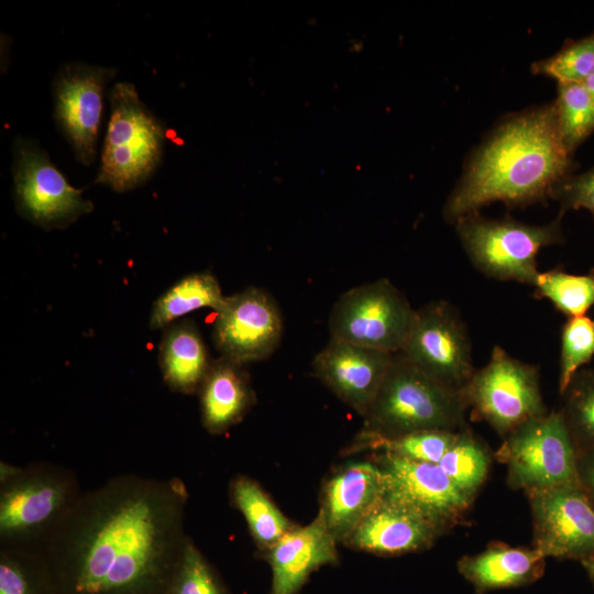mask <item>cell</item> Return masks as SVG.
<instances>
[{
  "label": "cell",
  "mask_w": 594,
  "mask_h": 594,
  "mask_svg": "<svg viewBox=\"0 0 594 594\" xmlns=\"http://www.w3.org/2000/svg\"><path fill=\"white\" fill-rule=\"evenodd\" d=\"M188 492L178 477L121 474L80 498L43 553L70 594L167 590L185 541Z\"/></svg>",
  "instance_id": "obj_1"
},
{
  "label": "cell",
  "mask_w": 594,
  "mask_h": 594,
  "mask_svg": "<svg viewBox=\"0 0 594 594\" xmlns=\"http://www.w3.org/2000/svg\"><path fill=\"white\" fill-rule=\"evenodd\" d=\"M572 169L553 103L517 114L472 156L447 200L444 218L454 223L491 202L524 206L551 197Z\"/></svg>",
  "instance_id": "obj_2"
},
{
  "label": "cell",
  "mask_w": 594,
  "mask_h": 594,
  "mask_svg": "<svg viewBox=\"0 0 594 594\" xmlns=\"http://www.w3.org/2000/svg\"><path fill=\"white\" fill-rule=\"evenodd\" d=\"M84 492L76 474L37 462H0V547L43 552Z\"/></svg>",
  "instance_id": "obj_3"
},
{
  "label": "cell",
  "mask_w": 594,
  "mask_h": 594,
  "mask_svg": "<svg viewBox=\"0 0 594 594\" xmlns=\"http://www.w3.org/2000/svg\"><path fill=\"white\" fill-rule=\"evenodd\" d=\"M468 411L462 391L444 385L396 353L356 440L391 439L425 430L461 431L469 428Z\"/></svg>",
  "instance_id": "obj_4"
},
{
  "label": "cell",
  "mask_w": 594,
  "mask_h": 594,
  "mask_svg": "<svg viewBox=\"0 0 594 594\" xmlns=\"http://www.w3.org/2000/svg\"><path fill=\"white\" fill-rule=\"evenodd\" d=\"M527 224L513 219L494 220L479 212L454 222L460 242L473 266L485 276L534 287L539 275L537 256L542 248L564 242L562 218Z\"/></svg>",
  "instance_id": "obj_5"
},
{
  "label": "cell",
  "mask_w": 594,
  "mask_h": 594,
  "mask_svg": "<svg viewBox=\"0 0 594 594\" xmlns=\"http://www.w3.org/2000/svg\"><path fill=\"white\" fill-rule=\"evenodd\" d=\"M111 116L97 183L122 193L142 185L161 162L165 132L130 82L111 90Z\"/></svg>",
  "instance_id": "obj_6"
},
{
  "label": "cell",
  "mask_w": 594,
  "mask_h": 594,
  "mask_svg": "<svg viewBox=\"0 0 594 594\" xmlns=\"http://www.w3.org/2000/svg\"><path fill=\"white\" fill-rule=\"evenodd\" d=\"M506 482L525 494L579 485L578 451L559 410H549L509 432L494 453Z\"/></svg>",
  "instance_id": "obj_7"
},
{
  "label": "cell",
  "mask_w": 594,
  "mask_h": 594,
  "mask_svg": "<svg viewBox=\"0 0 594 594\" xmlns=\"http://www.w3.org/2000/svg\"><path fill=\"white\" fill-rule=\"evenodd\" d=\"M462 394L472 417L485 421L503 439L534 418L546 415L539 367L495 345L488 362L475 369Z\"/></svg>",
  "instance_id": "obj_8"
},
{
  "label": "cell",
  "mask_w": 594,
  "mask_h": 594,
  "mask_svg": "<svg viewBox=\"0 0 594 594\" xmlns=\"http://www.w3.org/2000/svg\"><path fill=\"white\" fill-rule=\"evenodd\" d=\"M415 310L387 278L355 286L332 307L330 338L396 354L403 348Z\"/></svg>",
  "instance_id": "obj_9"
},
{
  "label": "cell",
  "mask_w": 594,
  "mask_h": 594,
  "mask_svg": "<svg viewBox=\"0 0 594 594\" xmlns=\"http://www.w3.org/2000/svg\"><path fill=\"white\" fill-rule=\"evenodd\" d=\"M399 353L429 376L459 391L475 371L466 326L457 308L446 300L415 310Z\"/></svg>",
  "instance_id": "obj_10"
},
{
  "label": "cell",
  "mask_w": 594,
  "mask_h": 594,
  "mask_svg": "<svg viewBox=\"0 0 594 594\" xmlns=\"http://www.w3.org/2000/svg\"><path fill=\"white\" fill-rule=\"evenodd\" d=\"M13 175L19 211L41 227H67L94 209L32 141H15Z\"/></svg>",
  "instance_id": "obj_11"
},
{
  "label": "cell",
  "mask_w": 594,
  "mask_h": 594,
  "mask_svg": "<svg viewBox=\"0 0 594 594\" xmlns=\"http://www.w3.org/2000/svg\"><path fill=\"white\" fill-rule=\"evenodd\" d=\"M532 518V547L546 558L594 557V506L580 485L526 494Z\"/></svg>",
  "instance_id": "obj_12"
},
{
  "label": "cell",
  "mask_w": 594,
  "mask_h": 594,
  "mask_svg": "<svg viewBox=\"0 0 594 594\" xmlns=\"http://www.w3.org/2000/svg\"><path fill=\"white\" fill-rule=\"evenodd\" d=\"M385 484L384 498L430 519L446 531L461 524L472 502L437 463L417 462L384 452L374 458Z\"/></svg>",
  "instance_id": "obj_13"
},
{
  "label": "cell",
  "mask_w": 594,
  "mask_h": 594,
  "mask_svg": "<svg viewBox=\"0 0 594 594\" xmlns=\"http://www.w3.org/2000/svg\"><path fill=\"white\" fill-rule=\"evenodd\" d=\"M282 334L279 308L263 289L248 287L226 296L216 311L215 345L221 356L240 364L267 359L277 349Z\"/></svg>",
  "instance_id": "obj_14"
},
{
  "label": "cell",
  "mask_w": 594,
  "mask_h": 594,
  "mask_svg": "<svg viewBox=\"0 0 594 594\" xmlns=\"http://www.w3.org/2000/svg\"><path fill=\"white\" fill-rule=\"evenodd\" d=\"M114 69L70 64L54 84L55 119L85 165L95 161L105 87Z\"/></svg>",
  "instance_id": "obj_15"
},
{
  "label": "cell",
  "mask_w": 594,
  "mask_h": 594,
  "mask_svg": "<svg viewBox=\"0 0 594 594\" xmlns=\"http://www.w3.org/2000/svg\"><path fill=\"white\" fill-rule=\"evenodd\" d=\"M394 354L331 339L312 361L315 375L345 405L364 417Z\"/></svg>",
  "instance_id": "obj_16"
},
{
  "label": "cell",
  "mask_w": 594,
  "mask_h": 594,
  "mask_svg": "<svg viewBox=\"0 0 594 594\" xmlns=\"http://www.w3.org/2000/svg\"><path fill=\"white\" fill-rule=\"evenodd\" d=\"M447 532L421 514L383 497L343 544L378 556H399L427 550Z\"/></svg>",
  "instance_id": "obj_17"
},
{
  "label": "cell",
  "mask_w": 594,
  "mask_h": 594,
  "mask_svg": "<svg viewBox=\"0 0 594 594\" xmlns=\"http://www.w3.org/2000/svg\"><path fill=\"white\" fill-rule=\"evenodd\" d=\"M385 491L384 477L374 460H351L324 482L319 514L338 543L377 505Z\"/></svg>",
  "instance_id": "obj_18"
},
{
  "label": "cell",
  "mask_w": 594,
  "mask_h": 594,
  "mask_svg": "<svg viewBox=\"0 0 594 594\" xmlns=\"http://www.w3.org/2000/svg\"><path fill=\"white\" fill-rule=\"evenodd\" d=\"M337 544L319 513L309 524L292 528L265 551L271 594H296L311 572L338 561Z\"/></svg>",
  "instance_id": "obj_19"
},
{
  "label": "cell",
  "mask_w": 594,
  "mask_h": 594,
  "mask_svg": "<svg viewBox=\"0 0 594 594\" xmlns=\"http://www.w3.org/2000/svg\"><path fill=\"white\" fill-rule=\"evenodd\" d=\"M546 559L532 546L512 547L492 541L483 551L460 558L457 569L477 594H485L535 583L544 573Z\"/></svg>",
  "instance_id": "obj_20"
},
{
  "label": "cell",
  "mask_w": 594,
  "mask_h": 594,
  "mask_svg": "<svg viewBox=\"0 0 594 594\" xmlns=\"http://www.w3.org/2000/svg\"><path fill=\"white\" fill-rule=\"evenodd\" d=\"M198 392L201 421L212 435L223 433L240 422L255 403L244 365L224 356L212 361Z\"/></svg>",
  "instance_id": "obj_21"
},
{
  "label": "cell",
  "mask_w": 594,
  "mask_h": 594,
  "mask_svg": "<svg viewBox=\"0 0 594 594\" xmlns=\"http://www.w3.org/2000/svg\"><path fill=\"white\" fill-rule=\"evenodd\" d=\"M158 360L165 383L182 394L198 392L212 363L193 321L167 327L160 343Z\"/></svg>",
  "instance_id": "obj_22"
},
{
  "label": "cell",
  "mask_w": 594,
  "mask_h": 594,
  "mask_svg": "<svg viewBox=\"0 0 594 594\" xmlns=\"http://www.w3.org/2000/svg\"><path fill=\"white\" fill-rule=\"evenodd\" d=\"M230 498L244 517L250 535L261 551L268 550L295 527L262 486L248 476L239 475L232 480Z\"/></svg>",
  "instance_id": "obj_23"
},
{
  "label": "cell",
  "mask_w": 594,
  "mask_h": 594,
  "mask_svg": "<svg viewBox=\"0 0 594 594\" xmlns=\"http://www.w3.org/2000/svg\"><path fill=\"white\" fill-rule=\"evenodd\" d=\"M226 296L218 279L208 272L193 273L176 282L154 302L150 328L152 330L170 326L178 318L200 308L217 311Z\"/></svg>",
  "instance_id": "obj_24"
},
{
  "label": "cell",
  "mask_w": 594,
  "mask_h": 594,
  "mask_svg": "<svg viewBox=\"0 0 594 594\" xmlns=\"http://www.w3.org/2000/svg\"><path fill=\"white\" fill-rule=\"evenodd\" d=\"M491 461L486 444L469 427L459 431L454 443L438 464L473 503L486 481Z\"/></svg>",
  "instance_id": "obj_25"
},
{
  "label": "cell",
  "mask_w": 594,
  "mask_h": 594,
  "mask_svg": "<svg viewBox=\"0 0 594 594\" xmlns=\"http://www.w3.org/2000/svg\"><path fill=\"white\" fill-rule=\"evenodd\" d=\"M535 297L546 298L565 316H585L594 306V270L570 274L559 268L540 272L534 285Z\"/></svg>",
  "instance_id": "obj_26"
},
{
  "label": "cell",
  "mask_w": 594,
  "mask_h": 594,
  "mask_svg": "<svg viewBox=\"0 0 594 594\" xmlns=\"http://www.w3.org/2000/svg\"><path fill=\"white\" fill-rule=\"evenodd\" d=\"M559 410L576 451L594 448V370L578 371L562 394Z\"/></svg>",
  "instance_id": "obj_27"
},
{
  "label": "cell",
  "mask_w": 594,
  "mask_h": 594,
  "mask_svg": "<svg viewBox=\"0 0 594 594\" xmlns=\"http://www.w3.org/2000/svg\"><path fill=\"white\" fill-rule=\"evenodd\" d=\"M459 431L425 430L391 439L355 440L353 451L376 450L394 457L428 463H439L454 443Z\"/></svg>",
  "instance_id": "obj_28"
},
{
  "label": "cell",
  "mask_w": 594,
  "mask_h": 594,
  "mask_svg": "<svg viewBox=\"0 0 594 594\" xmlns=\"http://www.w3.org/2000/svg\"><path fill=\"white\" fill-rule=\"evenodd\" d=\"M553 106L561 139L572 154L594 131V105L583 84H559Z\"/></svg>",
  "instance_id": "obj_29"
},
{
  "label": "cell",
  "mask_w": 594,
  "mask_h": 594,
  "mask_svg": "<svg viewBox=\"0 0 594 594\" xmlns=\"http://www.w3.org/2000/svg\"><path fill=\"white\" fill-rule=\"evenodd\" d=\"M532 72L558 84H583L594 74V33L568 42L556 55L535 63Z\"/></svg>",
  "instance_id": "obj_30"
},
{
  "label": "cell",
  "mask_w": 594,
  "mask_h": 594,
  "mask_svg": "<svg viewBox=\"0 0 594 594\" xmlns=\"http://www.w3.org/2000/svg\"><path fill=\"white\" fill-rule=\"evenodd\" d=\"M165 594H224L209 562L189 536Z\"/></svg>",
  "instance_id": "obj_31"
},
{
  "label": "cell",
  "mask_w": 594,
  "mask_h": 594,
  "mask_svg": "<svg viewBox=\"0 0 594 594\" xmlns=\"http://www.w3.org/2000/svg\"><path fill=\"white\" fill-rule=\"evenodd\" d=\"M594 356V320L586 316L568 318L561 332L559 393L574 374Z\"/></svg>",
  "instance_id": "obj_32"
},
{
  "label": "cell",
  "mask_w": 594,
  "mask_h": 594,
  "mask_svg": "<svg viewBox=\"0 0 594 594\" xmlns=\"http://www.w3.org/2000/svg\"><path fill=\"white\" fill-rule=\"evenodd\" d=\"M41 553L1 548L0 594H36L32 566Z\"/></svg>",
  "instance_id": "obj_33"
},
{
  "label": "cell",
  "mask_w": 594,
  "mask_h": 594,
  "mask_svg": "<svg viewBox=\"0 0 594 594\" xmlns=\"http://www.w3.org/2000/svg\"><path fill=\"white\" fill-rule=\"evenodd\" d=\"M551 197L559 200L560 212L585 209L594 216V167L561 182Z\"/></svg>",
  "instance_id": "obj_34"
},
{
  "label": "cell",
  "mask_w": 594,
  "mask_h": 594,
  "mask_svg": "<svg viewBox=\"0 0 594 594\" xmlns=\"http://www.w3.org/2000/svg\"><path fill=\"white\" fill-rule=\"evenodd\" d=\"M579 485L594 506V448L578 452Z\"/></svg>",
  "instance_id": "obj_35"
},
{
  "label": "cell",
  "mask_w": 594,
  "mask_h": 594,
  "mask_svg": "<svg viewBox=\"0 0 594 594\" xmlns=\"http://www.w3.org/2000/svg\"><path fill=\"white\" fill-rule=\"evenodd\" d=\"M582 564L585 568L591 581L594 583V557L583 560Z\"/></svg>",
  "instance_id": "obj_36"
},
{
  "label": "cell",
  "mask_w": 594,
  "mask_h": 594,
  "mask_svg": "<svg viewBox=\"0 0 594 594\" xmlns=\"http://www.w3.org/2000/svg\"><path fill=\"white\" fill-rule=\"evenodd\" d=\"M585 89L587 90L591 100L594 105V74L590 76L584 82H583Z\"/></svg>",
  "instance_id": "obj_37"
}]
</instances>
